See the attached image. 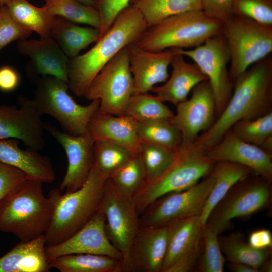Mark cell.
<instances>
[{"instance_id": "6da1fadb", "label": "cell", "mask_w": 272, "mask_h": 272, "mask_svg": "<svg viewBox=\"0 0 272 272\" xmlns=\"http://www.w3.org/2000/svg\"><path fill=\"white\" fill-rule=\"evenodd\" d=\"M233 88V93L221 113L193 143L199 150L205 152L217 144L237 122L255 119L271 111V55L239 76Z\"/></svg>"}, {"instance_id": "7a4b0ae2", "label": "cell", "mask_w": 272, "mask_h": 272, "mask_svg": "<svg viewBox=\"0 0 272 272\" xmlns=\"http://www.w3.org/2000/svg\"><path fill=\"white\" fill-rule=\"evenodd\" d=\"M148 26L140 12L129 5L116 17L108 30L90 50L69 58V89L84 96L90 85L103 67L122 49L135 43Z\"/></svg>"}, {"instance_id": "3957f363", "label": "cell", "mask_w": 272, "mask_h": 272, "mask_svg": "<svg viewBox=\"0 0 272 272\" xmlns=\"http://www.w3.org/2000/svg\"><path fill=\"white\" fill-rule=\"evenodd\" d=\"M43 183L29 178L1 200L0 231L11 233L20 241H29L45 234L61 191L54 189L46 197Z\"/></svg>"}, {"instance_id": "277c9868", "label": "cell", "mask_w": 272, "mask_h": 272, "mask_svg": "<svg viewBox=\"0 0 272 272\" xmlns=\"http://www.w3.org/2000/svg\"><path fill=\"white\" fill-rule=\"evenodd\" d=\"M108 178L93 164L82 187L60 194L51 223L44 234L46 247L66 240L92 219L100 209Z\"/></svg>"}, {"instance_id": "5b68a950", "label": "cell", "mask_w": 272, "mask_h": 272, "mask_svg": "<svg viewBox=\"0 0 272 272\" xmlns=\"http://www.w3.org/2000/svg\"><path fill=\"white\" fill-rule=\"evenodd\" d=\"M222 25L223 22L208 16L202 10L187 11L149 27L135 44L153 52L193 48L222 33Z\"/></svg>"}, {"instance_id": "8992f818", "label": "cell", "mask_w": 272, "mask_h": 272, "mask_svg": "<svg viewBox=\"0 0 272 272\" xmlns=\"http://www.w3.org/2000/svg\"><path fill=\"white\" fill-rule=\"evenodd\" d=\"M215 162L193 143H182L172 161L159 177L145 181L132 197L139 214L167 194L188 189L210 174Z\"/></svg>"}, {"instance_id": "52a82bcc", "label": "cell", "mask_w": 272, "mask_h": 272, "mask_svg": "<svg viewBox=\"0 0 272 272\" xmlns=\"http://www.w3.org/2000/svg\"><path fill=\"white\" fill-rule=\"evenodd\" d=\"M230 52L229 74L233 84L251 66L271 54L272 25L236 15L223 22Z\"/></svg>"}, {"instance_id": "ba28073f", "label": "cell", "mask_w": 272, "mask_h": 272, "mask_svg": "<svg viewBox=\"0 0 272 272\" xmlns=\"http://www.w3.org/2000/svg\"><path fill=\"white\" fill-rule=\"evenodd\" d=\"M69 83L52 76L41 77L36 81L33 99L39 113L55 119L69 134L79 135L88 133L92 116L98 111L100 100L86 106L78 104L69 94Z\"/></svg>"}, {"instance_id": "9c48e42d", "label": "cell", "mask_w": 272, "mask_h": 272, "mask_svg": "<svg viewBox=\"0 0 272 272\" xmlns=\"http://www.w3.org/2000/svg\"><path fill=\"white\" fill-rule=\"evenodd\" d=\"M270 183L256 175L238 182L212 209L205 225L219 235L230 227L233 219L249 216L265 208L271 201Z\"/></svg>"}, {"instance_id": "30bf717a", "label": "cell", "mask_w": 272, "mask_h": 272, "mask_svg": "<svg viewBox=\"0 0 272 272\" xmlns=\"http://www.w3.org/2000/svg\"><path fill=\"white\" fill-rule=\"evenodd\" d=\"M100 208L105 217L106 236L122 256V272L134 271L131 248L140 225L133 198L122 194L108 178Z\"/></svg>"}, {"instance_id": "8fae6325", "label": "cell", "mask_w": 272, "mask_h": 272, "mask_svg": "<svg viewBox=\"0 0 272 272\" xmlns=\"http://www.w3.org/2000/svg\"><path fill=\"white\" fill-rule=\"evenodd\" d=\"M134 93L127 46L119 52L96 76L84 97L100 100L97 111L102 114L124 115Z\"/></svg>"}, {"instance_id": "7c38bea8", "label": "cell", "mask_w": 272, "mask_h": 272, "mask_svg": "<svg viewBox=\"0 0 272 272\" xmlns=\"http://www.w3.org/2000/svg\"><path fill=\"white\" fill-rule=\"evenodd\" d=\"M215 182L209 175L185 190L167 194L148 206L140 215L143 227H159L178 219L201 215Z\"/></svg>"}, {"instance_id": "4fadbf2b", "label": "cell", "mask_w": 272, "mask_h": 272, "mask_svg": "<svg viewBox=\"0 0 272 272\" xmlns=\"http://www.w3.org/2000/svg\"><path fill=\"white\" fill-rule=\"evenodd\" d=\"M184 56L192 59L206 76L211 85L218 116L232 93L233 84L228 70L230 55L226 41L221 33L190 50L179 49Z\"/></svg>"}, {"instance_id": "5bb4252c", "label": "cell", "mask_w": 272, "mask_h": 272, "mask_svg": "<svg viewBox=\"0 0 272 272\" xmlns=\"http://www.w3.org/2000/svg\"><path fill=\"white\" fill-rule=\"evenodd\" d=\"M189 99L178 104L170 121L180 131L182 142L193 143L215 121L216 103L208 80L197 85Z\"/></svg>"}, {"instance_id": "9a60e30c", "label": "cell", "mask_w": 272, "mask_h": 272, "mask_svg": "<svg viewBox=\"0 0 272 272\" xmlns=\"http://www.w3.org/2000/svg\"><path fill=\"white\" fill-rule=\"evenodd\" d=\"M20 107L0 105V139H15L36 151L45 146L44 124L33 99L20 96Z\"/></svg>"}, {"instance_id": "2e32d148", "label": "cell", "mask_w": 272, "mask_h": 272, "mask_svg": "<svg viewBox=\"0 0 272 272\" xmlns=\"http://www.w3.org/2000/svg\"><path fill=\"white\" fill-rule=\"evenodd\" d=\"M105 215L100 209L83 227L64 241L46 247L50 261L58 257L73 254H92L120 260L122 256L108 240L105 231Z\"/></svg>"}, {"instance_id": "e0dca14e", "label": "cell", "mask_w": 272, "mask_h": 272, "mask_svg": "<svg viewBox=\"0 0 272 272\" xmlns=\"http://www.w3.org/2000/svg\"><path fill=\"white\" fill-rule=\"evenodd\" d=\"M46 130L62 146L66 153L68 166L59 189L65 193L75 191L85 184L93 166L94 140L88 132L75 135L44 124Z\"/></svg>"}, {"instance_id": "ac0fdd59", "label": "cell", "mask_w": 272, "mask_h": 272, "mask_svg": "<svg viewBox=\"0 0 272 272\" xmlns=\"http://www.w3.org/2000/svg\"><path fill=\"white\" fill-rule=\"evenodd\" d=\"M205 154L214 162L225 161L244 166L254 174L271 182L272 155L241 140L230 130Z\"/></svg>"}, {"instance_id": "d6986e66", "label": "cell", "mask_w": 272, "mask_h": 272, "mask_svg": "<svg viewBox=\"0 0 272 272\" xmlns=\"http://www.w3.org/2000/svg\"><path fill=\"white\" fill-rule=\"evenodd\" d=\"M130 69L134 84V93H148L158 83L165 82L168 68L177 48L153 52L143 49L135 43L127 46Z\"/></svg>"}, {"instance_id": "ffe728a7", "label": "cell", "mask_w": 272, "mask_h": 272, "mask_svg": "<svg viewBox=\"0 0 272 272\" xmlns=\"http://www.w3.org/2000/svg\"><path fill=\"white\" fill-rule=\"evenodd\" d=\"M16 47L20 53L30 59L27 71L30 76H52L69 83V58L50 36L17 41Z\"/></svg>"}, {"instance_id": "44dd1931", "label": "cell", "mask_w": 272, "mask_h": 272, "mask_svg": "<svg viewBox=\"0 0 272 272\" xmlns=\"http://www.w3.org/2000/svg\"><path fill=\"white\" fill-rule=\"evenodd\" d=\"M168 240L167 225L140 226L131 248L134 271L161 272L166 256Z\"/></svg>"}, {"instance_id": "7402d4cb", "label": "cell", "mask_w": 272, "mask_h": 272, "mask_svg": "<svg viewBox=\"0 0 272 272\" xmlns=\"http://www.w3.org/2000/svg\"><path fill=\"white\" fill-rule=\"evenodd\" d=\"M179 49L171 61V74L161 86L154 87L151 92L163 102L175 106L185 101L192 89L207 77L195 63L187 62Z\"/></svg>"}, {"instance_id": "603a6c76", "label": "cell", "mask_w": 272, "mask_h": 272, "mask_svg": "<svg viewBox=\"0 0 272 272\" xmlns=\"http://www.w3.org/2000/svg\"><path fill=\"white\" fill-rule=\"evenodd\" d=\"M88 132L94 140L122 146L138 154L141 143L137 133V122L127 115L116 116L97 111L92 116Z\"/></svg>"}, {"instance_id": "cb8c5ba5", "label": "cell", "mask_w": 272, "mask_h": 272, "mask_svg": "<svg viewBox=\"0 0 272 272\" xmlns=\"http://www.w3.org/2000/svg\"><path fill=\"white\" fill-rule=\"evenodd\" d=\"M168 240L166 256L161 272L168 269L180 258L203 243L204 225L200 215L173 221L168 224Z\"/></svg>"}, {"instance_id": "d4e9b609", "label": "cell", "mask_w": 272, "mask_h": 272, "mask_svg": "<svg viewBox=\"0 0 272 272\" xmlns=\"http://www.w3.org/2000/svg\"><path fill=\"white\" fill-rule=\"evenodd\" d=\"M19 143L15 139H0V161L20 169L30 178L54 182L55 174L49 159L32 148L21 149Z\"/></svg>"}, {"instance_id": "484cf974", "label": "cell", "mask_w": 272, "mask_h": 272, "mask_svg": "<svg viewBox=\"0 0 272 272\" xmlns=\"http://www.w3.org/2000/svg\"><path fill=\"white\" fill-rule=\"evenodd\" d=\"M44 234L20 241L0 257V272H48L51 268L46 253Z\"/></svg>"}, {"instance_id": "4316f807", "label": "cell", "mask_w": 272, "mask_h": 272, "mask_svg": "<svg viewBox=\"0 0 272 272\" xmlns=\"http://www.w3.org/2000/svg\"><path fill=\"white\" fill-rule=\"evenodd\" d=\"M50 36L56 41L69 58L79 55L80 51L101 38L99 28L77 25L60 17L56 16Z\"/></svg>"}, {"instance_id": "83f0119b", "label": "cell", "mask_w": 272, "mask_h": 272, "mask_svg": "<svg viewBox=\"0 0 272 272\" xmlns=\"http://www.w3.org/2000/svg\"><path fill=\"white\" fill-rule=\"evenodd\" d=\"M211 173L215 177V182L200 216L204 225L211 211L229 190L238 182L254 174L244 166L225 161L215 162Z\"/></svg>"}, {"instance_id": "f1b7e54d", "label": "cell", "mask_w": 272, "mask_h": 272, "mask_svg": "<svg viewBox=\"0 0 272 272\" xmlns=\"http://www.w3.org/2000/svg\"><path fill=\"white\" fill-rule=\"evenodd\" d=\"M49 264L61 272H122V261L102 255H65L51 260Z\"/></svg>"}, {"instance_id": "f546056e", "label": "cell", "mask_w": 272, "mask_h": 272, "mask_svg": "<svg viewBox=\"0 0 272 272\" xmlns=\"http://www.w3.org/2000/svg\"><path fill=\"white\" fill-rule=\"evenodd\" d=\"M6 6L12 18L21 26L36 32L40 37L50 36L56 16L51 15L45 5L38 7L27 0H10Z\"/></svg>"}, {"instance_id": "4dcf8cb0", "label": "cell", "mask_w": 272, "mask_h": 272, "mask_svg": "<svg viewBox=\"0 0 272 272\" xmlns=\"http://www.w3.org/2000/svg\"><path fill=\"white\" fill-rule=\"evenodd\" d=\"M219 241L222 252L229 262L245 264L260 270L271 255V248L252 247L239 232L221 236Z\"/></svg>"}, {"instance_id": "1f68e13d", "label": "cell", "mask_w": 272, "mask_h": 272, "mask_svg": "<svg viewBox=\"0 0 272 272\" xmlns=\"http://www.w3.org/2000/svg\"><path fill=\"white\" fill-rule=\"evenodd\" d=\"M149 27L183 12L202 10L200 0H131Z\"/></svg>"}, {"instance_id": "d6a6232c", "label": "cell", "mask_w": 272, "mask_h": 272, "mask_svg": "<svg viewBox=\"0 0 272 272\" xmlns=\"http://www.w3.org/2000/svg\"><path fill=\"white\" fill-rule=\"evenodd\" d=\"M174 113L156 95L148 93L133 94L129 99L124 115L137 122L170 120Z\"/></svg>"}, {"instance_id": "836d02e7", "label": "cell", "mask_w": 272, "mask_h": 272, "mask_svg": "<svg viewBox=\"0 0 272 272\" xmlns=\"http://www.w3.org/2000/svg\"><path fill=\"white\" fill-rule=\"evenodd\" d=\"M137 133L140 143L161 146L176 151L181 145L179 130L170 120L137 122Z\"/></svg>"}, {"instance_id": "e575fe53", "label": "cell", "mask_w": 272, "mask_h": 272, "mask_svg": "<svg viewBox=\"0 0 272 272\" xmlns=\"http://www.w3.org/2000/svg\"><path fill=\"white\" fill-rule=\"evenodd\" d=\"M49 12L76 24H83L99 28L101 18L98 9L77 0H45Z\"/></svg>"}, {"instance_id": "d590c367", "label": "cell", "mask_w": 272, "mask_h": 272, "mask_svg": "<svg viewBox=\"0 0 272 272\" xmlns=\"http://www.w3.org/2000/svg\"><path fill=\"white\" fill-rule=\"evenodd\" d=\"M108 179L122 194L133 197L146 180L140 155H134L112 173Z\"/></svg>"}, {"instance_id": "8d00e7d4", "label": "cell", "mask_w": 272, "mask_h": 272, "mask_svg": "<svg viewBox=\"0 0 272 272\" xmlns=\"http://www.w3.org/2000/svg\"><path fill=\"white\" fill-rule=\"evenodd\" d=\"M135 154L118 144L96 140L93 145V164L109 178L112 173Z\"/></svg>"}, {"instance_id": "74e56055", "label": "cell", "mask_w": 272, "mask_h": 272, "mask_svg": "<svg viewBox=\"0 0 272 272\" xmlns=\"http://www.w3.org/2000/svg\"><path fill=\"white\" fill-rule=\"evenodd\" d=\"M175 151L157 145L141 143L138 154L144 169L145 181L152 180L161 175L171 164Z\"/></svg>"}, {"instance_id": "f35d334b", "label": "cell", "mask_w": 272, "mask_h": 272, "mask_svg": "<svg viewBox=\"0 0 272 272\" xmlns=\"http://www.w3.org/2000/svg\"><path fill=\"white\" fill-rule=\"evenodd\" d=\"M230 130L241 140L260 147L272 135V111L255 119L240 120Z\"/></svg>"}, {"instance_id": "ab89813d", "label": "cell", "mask_w": 272, "mask_h": 272, "mask_svg": "<svg viewBox=\"0 0 272 272\" xmlns=\"http://www.w3.org/2000/svg\"><path fill=\"white\" fill-rule=\"evenodd\" d=\"M203 248L198 264L202 272H222L225 258L221 249L218 234L204 225L202 231Z\"/></svg>"}, {"instance_id": "60d3db41", "label": "cell", "mask_w": 272, "mask_h": 272, "mask_svg": "<svg viewBox=\"0 0 272 272\" xmlns=\"http://www.w3.org/2000/svg\"><path fill=\"white\" fill-rule=\"evenodd\" d=\"M233 15L272 25V0H232Z\"/></svg>"}, {"instance_id": "b9f144b4", "label": "cell", "mask_w": 272, "mask_h": 272, "mask_svg": "<svg viewBox=\"0 0 272 272\" xmlns=\"http://www.w3.org/2000/svg\"><path fill=\"white\" fill-rule=\"evenodd\" d=\"M32 33L12 18L6 6H0V51L13 41L27 39Z\"/></svg>"}, {"instance_id": "7bdbcfd3", "label": "cell", "mask_w": 272, "mask_h": 272, "mask_svg": "<svg viewBox=\"0 0 272 272\" xmlns=\"http://www.w3.org/2000/svg\"><path fill=\"white\" fill-rule=\"evenodd\" d=\"M29 178L20 169L0 161V202L20 188Z\"/></svg>"}, {"instance_id": "ee69618b", "label": "cell", "mask_w": 272, "mask_h": 272, "mask_svg": "<svg viewBox=\"0 0 272 272\" xmlns=\"http://www.w3.org/2000/svg\"><path fill=\"white\" fill-rule=\"evenodd\" d=\"M131 0H99L101 37L109 29L117 15L130 5Z\"/></svg>"}, {"instance_id": "f6af8a7d", "label": "cell", "mask_w": 272, "mask_h": 272, "mask_svg": "<svg viewBox=\"0 0 272 272\" xmlns=\"http://www.w3.org/2000/svg\"><path fill=\"white\" fill-rule=\"evenodd\" d=\"M202 10L208 16L224 22L233 16L232 0H200Z\"/></svg>"}, {"instance_id": "bcb514c9", "label": "cell", "mask_w": 272, "mask_h": 272, "mask_svg": "<svg viewBox=\"0 0 272 272\" xmlns=\"http://www.w3.org/2000/svg\"><path fill=\"white\" fill-rule=\"evenodd\" d=\"M203 248L201 245L177 260L167 272H187L193 269L200 258Z\"/></svg>"}, {"instance_id": "7dc6e473", "label": "cell", "mask_w": 272, "mask_h": 272, "mask_svg": "<svg viewBox=\"0 0 272 272\" xmlns=\"http://www.w3.org/2000/svg\"><path fill=\"white\" fill-rule=\"evenodd\" d=\"M20 78L18 72L10 66L0 67V90L11 92L18 86Z\"/></svg>"}, {"instance_id": "c3c4849f", "label": "cell", "mask_w": 272, "mask_h": 272, "mask_svg": "<svg viewBox=\"0 0 272 272\" xmlns=\"http://www.w3.org/2000/svg\"><path fill=\"white\" fill-rule=\"evenodd\" d=\"M249 244L257 249L271 248L272 234L268 229H262L253 231L248 240Z\"/></svg>"}, {"instance_id": "681fc988", "label": "cell", "mask_w": 272, "mask_h": 272, "mask_svg": "<svg viewBox=\"0 0 272 272\" xmlns=\"http://www.w3.org/2000/svg\"><path fill=\"white\" fill-rule=\"evenodd\" d=\"M228 267L230 270L233 272H259V269L255 268L250 265L239 263H231L228 264Z\"/></svg>"}, {"instance_id": "f907efd6", "label": "cell", "mask_w": 272, "mask_h": 272, "mask_svg": "<svg viewBox=\"0 0 272 272\" xmlns=\"http://www.w3.org/2000/svg\"><path fill=\"white\" fill-rule=\"evenodd\" d=\"M260 147L266 153L272 155V135L268 137Z\"/></svg>"}, {"instance_id": "816d5d0a", "label": "cell", "mask_w": 272, "mask_h": 272, "mask_svg": "<svg viewBox=\"0 0 272 272\" xmlns=\"http://www.w3.org/2000/svg\"><path fill=\"white\" fill-rule=\"evenodd\" d=\"M260 271L271 272L272 271V261L270 257L268 258L262 265L260 268Z\"/></svg>"}, {"instance_id": "f5cc1de1", "label": "cell", "mask_w": 272, "mask_h": 272, "mask_svg": "<svg viewBox=\"0 0 272 272\" xmlns=\"http://www.w3.org/2000/svg\"><path fill=\"white\" fill-rule=\"evenodd\" d=\"M83 4L98 8L99 0H77Z\"/></svg>"}, {"instance_id": "db71d44e", "label": "cell", "mask_w": 272, "mask_h": 272, "mask_svg": "<svg viewBox=\"0 0 272 272\" xmlns=\"http://www.w3.org/2000/svg\"><path fill=\"white\" fill-rule=\"evenodd\" d=\"M10 0H0V6H6Z\"/></svg>"}]
</instances>
